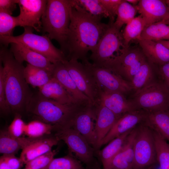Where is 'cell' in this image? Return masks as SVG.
<instances>
[{
    "instance_id": "cell-1",
    "label": "cell",
    "mask_w": 169,
    "mask_h": 169,
    "mask_svg": "<svg viewBox=\"0 0 169 169\" xmlns=\"http://www.w3.org/2000/svg\"><path fill=\"white\" fill-rule=\"evenodd\" d=\"M69 1L70 22L65 52L68 53L67 59L82 61L87 59L89 51L95 49L110 24L102 22V18L87 12L75 0Z\"/></svg>"
},
{
    "instance_id": "cell-2",
    "label": "cell",
    "mask_w": 169,
    "mask_h": 169,
    "mask_svg": "<svg viewBox=\"0 0 169 169\" xmlns=\"http://www.w3.org/2000/svg\"><path fill=\"white\" fill-rule=\"evenodd\" d=\"M0 62L3 66L6 96L11 112L22 115L26 111L33 94L24 77L25 67L3 45L1 47Z\"/></svg>"
},
{
    "instance_id": "cell-3",
    "label": "cell",
    "mask_w": 169,
    "mask_h": 169,
    "mask_svg": "<svg viewBox=\"0 0 169 169\" xmlns=\"http://www.w3.org/2000/svg\"><path fill=\"white\" fill-rule=\"evenodd\" d=\"M89 105L61 104L45 98L38 92L33 94L26 112L33 115L38 120L55 126L57 131L72 127L76 115Z\"/></svg>"
},
{
    "instance_id": "cell-4",
    "label": "cell",
    "mask_w": 169,
    "mask_h": 169,
    "mask_svg": "<svg viewBox=\"0 0 169 169\" xmlns=\"http://www.w3.org/2000/svg\"><path fill=\"white\" fill-rule=\"evenodd\" d=\"M69 0H48L41 17L42 29L50 39L59 43L65 52L70 22Z\"/></svg>"
},
{
    "instance_id": "cell-5",
    "label": "cell",
    "mask_w": 169,
    "mask_h": 169,
    "mask_svg": "<svg viewBox=\"0 0 169 169\" xmlns=\"http://www.w3.org/2000/svg\"><path fill=\"white\" fill-rule=\"evenodd\" d=\"M24 28V32L20 35L0 36L1 44L6 46L12 43L21 44L43 55L54 64L67 59L63 52L54 45L47 34L38 35L33 33L32 28Z\"/></svg>"
},
{
    "instance_id": "cell-6",
    "label": "cell",
    "mask_w": 169,
    "mask_h": 169,
    "mask_svg": "<svg viewBox=\"0 0 169 169\" xmlns=\"http://www.w3.org/2000/svg\"><path fill=\"white\" fill-rule=\"evenodd\" d=\"M109 23V27L90 56L92 64L101 67H105L128 48L124 44L120 29L115 26L114 23Z\"/></svg>"
},
{
    "instance_id": "cell-7",
    "label": "cell",
    "mask_w": 169,
    "mask_h": 169,
    "mask_svg": "<svg viewBox=\"0 0 169 169\" xmlns=\"http://www.w3.org/2000/svg\"><path fill=\"white\" fill-rule=\"evenodd\" d=\"M131 100L138 110L147 112L169 110V89L153 81L135 92Z\"/></svg>"
},
{
    "instance_id": "cell-8",
    "label": "cell",
    "mask_w": 169,
    "mask_h": 169,
    "mask_svg": "<svg viewBox=\"0 0 169 169\" xmlns=\"http://www.w3.org/2000/svg\"><path fill=\"white\" fill-rule=\"evenodd\" d=\"M133 150V169H147L157 163L152 131L143 123L137 126Z\"/></svg>"
},
{
    "instance_id": "cell-9",
    "label": "cell",
    "mask_w": 169,
    "mask_h": 169,
    "mask_svg": "<svg viewBox=\"0 0 169 169\" xmlns=\"http://www.w3.org/2000/svg\"><path fill=\"white\" fill-rule=\"evenodd\" d=\"M63 63L79 90L89 99L92 105H98L100 89L84 64L75 59H66Z\"/></svg>"
},
{
    "instance_id": "cell-10",
    "label": "cell",
    "mask_w": 169,
    "mask_h": 169,
    "mask_svg": "<svg viewBox=\"0 0 169 169\" xmlns=\"http://www.w3.org/2000/svg\"><path fill=\"white\" fill-rule=\"evenodd\" d=\"M146 59L142 51L129 47L110 60L104 67L130 82Z\"/></svg>"
},
{
    "instance_id": "cell-11",
    "label": "cell",
    "mask_w": 169,
    "mask_h": 169,
    "mask_svg": "<svg viewBox=\"0 0 169 169\" xmlns=\"http://www.w3.org/2000/svg\"><path fill=\"white\" fill-rule=\"evenodd\" d=\"M82 63L94 78L100 90L123 94L132 90L130 82L110 69L95 65L87 59L82 61Z\"/></svg>"
},
{
    "instance_id": "cell-12",
    "label": "cell",
    "mask_w": 169,
    "mask_h": 169,
    "mask_svg": "<svg viewBox=\"0 0 169 169\" xmlns=\"http://www.w3.org/2000/svg\"><path fill=\"white\" fill-rule=\"evenodd\" d=\"M54 134L66 144L71 153H74L78 159L87 166L95 161V149L75 129L72 127L60 129L56 131Z\"/></svg>"
},
{
    "instance_id": "cell-13",
    "label": "cell",
    "mask_w": 169,
    "mask_h": 169,
    "mask_svg": "<svg viewBox=\"0 0 169 169\" xmlns=\"http://www.w3.org/2000/svg\"><path fill=\"white\" fill-rule=\"evenodd\" d=\"M20 13L17 16L19 26L31 27L39 32L42 28L40 19L47 3L46 0H16Z\"/></svg>"
},
{
    "instance_id": "cell-14",
    "label": "cell",
    "mask_w": 169,
    "mask_h": 169,
    "mask_svg": "<svg viewBox=\"0 0 169 169\" xmlns=\"http://www.w3.org/2000/svg\"><path fill=\"white\" fill-rule=\"evenodd\" d=\"M96 117V106L88 105L76 115L72 127L82 135L95 150L97 144L95 130Z\"/></svg>"
},
{
    "instance_id": "cell-15",
    "label": "cell",
    "mask_w": 169,
    "mask_h": 169,
    "mask_svg": "<svg viewBox=\"0 0 169 169\" xmlns=\"http://www.w3.org/2000/svg\"><path fill=\"white\" fill-rule=\"evenodd\" d=\"M147 112L141 110L127 113L118 118L101 141L100 147L143 123Z\"/></svg>"
},
{
    "instance_id": "cell-16",
    "label": "cell",
    "mask_w": 169,
    "mask_h": 169,
    "mask_svg": "<svg viewBox=\"0 0 169 169\" xmlns=\"http://www.w3.org/2000/svg\"><path fill=\"white\" fill-rule=\"evenodd\" d=\"M99 104L107 107L118 118L127 113L138 110L131 100H127L123 94L118 92L100 90Z\"/></svg>"
},
{
    "instance_id": "cell-17",
    "label": "cell",
    "mask_w": 169,
    "mask_h": 169,
    "mask_svg": "<svg viewBox=\"0 0 169 169\" xmlns=\"http://www.w3.org/2000/svg\"><path fill=\"white\" fill-rule=\"evenodd\" d=\"M136 7L146 26L161 21L169 15V8L165 0H141Z\"/></svg>"
},
{
    "instance_id": "cell-18",
    "label": "cell",
    "mask_w": 169,
    "mask_h": 169,
    "mask_svg": "<svg viewBox=\"0 0 169 169\" xmlns=\"http://www.w3.org/2000/svg\"><path fill=\"white\" fill-rule=\"evenodd\" d=\"M10 50L15 59L23 63L26 61L34 66L43 68L53 72L54 64L41 54L18 43L10 44Z\"/></svg>"
},
{
    "instance_id": "cell-19",
    "label": "cell",
    "mask_w": 169,
    "mask_h": 169,
    "mask_svg": "<svg viewBox=\"0 0 169 169\" xmlns=\"http://www.w3.org/2000/svg\"><path fill=\"white\" fill-rule=\"evenodd\" d=\"M60 140L54 134L35 138L22 150L20 158L24 164L52 150Z\"/></svg>"
},
{
    "instance_id": "cell-20",
    "label": "cell",
    "mask_w": 169,
    "mask_h": 169,
    "mask_svg": "<svg viewBox=\"0 0 169 169\" xmlns=\"http://www.w3.org/2000/svg\"><path fill=\"white\" fill-rule=\"evenodd\" d=\"M53 77L60 83L77 102L92 105L89 99L79 90L63 62L54 64Z\"/></svg>"
},
{
    "instance_id": "cell-21",
    "label": "cell",
    "mask_w": 169,
    "mask_h": 169,
    "mask_svg": "<svg viewBox=\"0 0 169 169\" xmlns=\"http://www.w3.org/2000/svg\"><path fill=\"white\" fill-rule=\"evenodd\" d=\"M118 118L105 106H96L95 130L97 138L96 150L100 148V143Z\"/></svg>"
},
{
    "instance_id": "cell-22",
    "label": "cell",
    "mask_w": 169,
    "mask_h": 169,
    "mask_svg": "<svg viewBox=\"0 0 169 169\" xmlns=\"http://www.w3.org/2000/svg\"><path fill=\"white\" fill-rule=\"evenodd\" d=\"M137 127L129 134L121 149L114 158L111 169H133L134 157L133 144Z\"/></svg>"
},
{
    "instance_id": "cell-23",
    "label": "cell",
    "mask_w": 169,
    "mask_h": 169,
    "mask_svg": "<svg viewBox=\"0 0 169 169\" xmlns=\"http://www.w3.org/2000/svg\"><path fill=\"white\" fill-rule=\"evenodd\" d=\"M139 42L142 52L151 62L160 65L169 63V49L162 44L149 40Z\"/></svg>"
},
{
    "instance_id": "cell-24",
    "label": "cell",
    "mask_w": 169,
    "mask_h": 169,
    "mask_svg": "<svg viewBox=\"0 0 169 169\" xmlns=\"http://www.w3.org/2000/svg\"><path fill=\"white\" fill-rule=\"evenodd\" d=\"M38 88V92L43 96L60 103H80L77 102L53 77L47 83Z\"/></svg>"
},
{
    "instance_id": "cell-25",
    "label": "cell",
    "mask_w": 169,
    "mask_h": 169,
    "mask_svg": "<svg viewBox=\"0 0 169 169\" xmlns=\"http://www.w3.org/2000/svg\"><path fill=\"white\" fill-rule=\"evenodd\" d=\"M35 139L14 137L8 133L7 129L1 130L0 131V153L3 155H15Z\"/></svg>"
},
{
    "instance_id": "cell-26",
    "label": "cell",
    "mask_w": 169,
    "mask_h": 169,
    "mask_svg": "<svg viewBox=\"0 0 169 169\" xmlns=\"http://www.w3.org/2000/svg\"><path fill=\"white\" fill-rule=\"evenodd\" d=\"M143 123L169 141V110L147 112Z\"/></svg>"
},
{
    "instance_id": "cell-27",
    "label": "cell",
    "mask_w": 169,
    "mask_h": 169,
    "mask_svg": "<svg viewBox=\"0 0 169 169\" xmlns=\"http://www.w3.org/2000/svg\"><path fill=\"white\" fill-rule=\"evenodd\" d=\"M133 129L112 140L99 151L103 169H111L113 159L121 149L128 136Z\"/></svg>"
},
{
    "instance_id": "cell-28",
    "label": "cell",
    "mask_w": 169,
    "mask_h": 169,
    "mask_svg": "<svg viewBox=\"0 0 169 169\" xmlns=\"http://www.w3.org/2000/svg\"><path fill=\"white\" fill-rule=\"evenodd\" d=\"M23 74L28 84L38 88L47 83L53 77V72L28 64L24 67Z\"/></svg>"
},
{
    "instance_id": "cell-29",
    "label": "cell",
    "mask_w": 169,
    "mask_h": 169,
    "mask_svg": "<svg viewBox=\"0 0 169 169\" xmlns=\"http://www.w3.org/2000/svg\"><path fill=\"white\" fill-rule=\"evenodd\" d=\"M168 40H169V25L161 21L146 26L141 34L140 40L158 41Z\"/></svg>"
},
{
    "instance_id": "cell-30",
    "label": "cell",
    "mask_w": 169,
    "mask_h": 169,
    "mask_svg": "<svg viewBox=\"0 0 169 169\" xmlns=\"http://www.w3.org/2000/svg\"><path fill=\"white\" fill-rule=\"evenodd\" d=\"M145 27V21L140 15L126 24L122 35L126 48L129 47V44L132 41L137 40L139 41L141 40V34Z\"/></svg>"
},
{
    "instance_id": "cell-31",
    "label": "cell",
    "mask_w": 169,
    "mask_h": 169,
    "mask_svg": "<svg viewBox=\"0 0 169 169\" xmlns=\"http://www.w3.org/2000/svg\"><path fill=\"white\" fill-rule=\"evenodd\" d=\"M153 75L152 67L146 59L130 82L132 90L135 92L153 82Z\"/></svg>"
},
{
    "instance_id": "cell-32",
    "label": "cell",
    "mask_w": 169,
    "mask_h": 169,
    "mask_svg": "<svg viewBox=\"0 0 169 169\" xmlns=\"http://www.w3.org/2000/svg\"><path fill=\"white\" fill-rule=\"evenodd\" d=\"M151 129L155 145L157 161L159 168L169 169V144L158 132Z\"/></svg>"
},
{
    "instance_id": "cell-33",
    "label": "cell",
    "mask_w": 169,
    "mask_h": 169,
    "mask_svg": "<svg viewBox=\"0 0 169 169\" xmlns=\"http://www.w3.org/2000/svg\"><path fill=\"white\" fill-rule=\"evenodd\" d=\"M57 130L55 125L35 120L26 124L24 134L28 137L36 138L51 135Z\"/></svg>"
},
{
    "instance_id": "cell-34",
    "label": "cell",
    "mask_w": 169,
    "mask_h": 169,
    "mask_svg": "<svg viewBox=\"0 0 169 169\" xmlns=\"http://www.w3.org/2000/svg\"><path fill=\"white\" fill-rule=\"evenodd\" d=\"M137 11L136 6H133L125 0H123L118 8L117 18L114 25L120 29L124 25L127 24L135 18Z\"/></svg>"
},
{
    "instance_id": "cell-35",
    "label": "cell",
    "mask_w": 169,
    "mask_h": 169,
    "mask_svg": "<svg viewBox=\"0 0 169 169\" xmlns=\"http://www.w3.org/2000/svg\"><path fill=\"white\" fill-rule=\"evenodd\" d=\"M81 162L71 155L54 158L47 169H84Z\"/></svg>"
},
{
    "instance_id": "cell-36",
    "label": "cell",
    "mask_w": 169,
    "mask_h": 169,
    "mask_svg": "<svg viewBox=\"0 0 169 169\" xmlns=\"http://www.w3.org/2000/svg\"><path fill=\"white\" fill-rule=\"evenodd\" d=\"M77 3L87 12L92 15L103 18L110 16L100 0H75Z\"/></svg>"
},
{
    "instance_id": "cell-37",
    "label": "cell",
    "mask_w": 169,
    "mask_h": 169,
    "mask_svg": "<svg viewBox=\"0 0 169 169\" xmlns=\"http://www.w3.org/2000/svg\"><path fill=\"white\" fill-rule=\"evenodd\" d=\"M19 26L17 16L0 11V36H11L14 28Z\"/></svg>"
},
{
    "instance_id": "cell-38",
    "label": "cell",
    "mask_w": 169,
    "mask_h": 169,
    "mask_svg": "<svg viewBox=\"0 0 169 169\" xmlns=\"http://www.w3.org/2000/svg\"><path fill=\"white\" fill-rule=\"evenodd\" d=\"M57 150H51L32 160L25 164L27 169H47L54 158Z\"/></svg>"
},
{
    "instance_id": "cell-39",
    "label": "cell",
    "mask_w": 169,
    "mask_h": 169,
    "mask_svg": "<svg viewBox=\"0 0 169 169\" xmlns=\"http://www.w3.org/2000/svg\"><path fill=\"white\" fill-rule=\"evenodd\" d=\"M0 111L2 115H6L11 112L7 100L5 88V76L2 63L0 62Z\"/></svg>"
},
{
    "instance_id": "cell-40",
    "label": "cell",
    "mask_w": 169,
    "mask_h": 169,
    "mask_svg": "<svg viewBox=\"0 0 169 169\" xmlns=\"http://www.w3.org/2000/svg\"><path fill=\"white\" fill-rule=\"evenodd\" d=\"M26 125L22 119L21 115L16 114L7 129V131L11 135L14 137H21L24 134Z\"/></svg>"
},
{
    "instance_id": "cell-41",
    "label": "cell",
    "mask_w": 169,
    "mask_h": 169,
    "mask_svg": "<svg viewBox=\"0 0 169 169\" xmlns=\"http://www.w3.org/2000/svg\"><path fill=\"white\" fill-rule=\"evenodd\" d=\"M104 8L110 16V21L114 22L118 8L123 0H100Z\"/></svg>"
},
{
    "instance_id": "cell-42",
    "label": "cell",
    "mask_w": 169,
    "mask_h": 169,
    "mask_svg": "<svg viewBox=\"0 0 169 169\" xmlns=\"http://www.w3.org/2000/svg\"><path fill=\"white\" fill-rule=\"evenodd\" d=\"M7 164L12 169H21L24 163L20 158H18L14 155H3Z\"/></svg>"
},
{
    "instance_id": "cell-43",
    "label": "cell",
    "mask_w": 169,
    "mask_h": 169,
    "mask_svg": "<svg viewBox=\"0 0 169 169\" xmlns=\"http://www.w3.org/2000/svg\"><path fill=\"white\" fill-rule=\"evenodd\" d=\"M16 0H0V11L11 15L16 9Z\"/></svg>"
},
{
    "instance_id": "cell-44",
    "label": "cell",
    "mask_w": 169,
    "mask_h": 169,
    "mask_svg": "<svg viewBox=\"0 0 169 169\" xmlns=\"http://www.w3.org/2000/svg\"><path fill=\"white\" fill-rule=\"evenodd\" d=\"M160 72L165 80V84L169 89V63L161 65Z\"/></svg>"
},
{
    "instance_id": "cell-45",
    "label": "cell",
    "mask_w": 169,
    "mask_h": 169,
    "mask_svg": "<svg viewBox=\"0 0 169 169\" xmlns=\"http://www.w3.org/2000/svg\"><path fill=\"white\" fill-rule=\"evenodd\" d=\"M0 169H12L2 156L0 158Z\"/></svg>"
},
{
    "instance_id": "cell-46",
    "label": "cell",
    "mask_w": 169,
    "mask_h": 169,
    "mask_svg": "<svg viewBox=\"0 0 169 169\" xmlns=\"http://www.w3.org/2000/svg\"><path fill=\"white\" fill-rule=\"evenodd\" d=\"M87 167L88 169H101L99 167L97 162L95 161L93 164Z\"/></svg>"
},
{
    "instance_id": "cell-47",
    "label": "cell",
    "mask_w": 169,
    "mask_h": 169,
    "mask_svg": "<svg viewBox=\"0 0 169 169\" xmlns=\"http://www.w3.org/2000/svg\"><path fill=\"white\" fill-rule=\"evenodd\" d=\"M127 2L133 6H136L138 5L139 1L138 0H125Z\"/></svg>"
},
{
    "instance_id": "cell-48",
    "label": "cell",
    "mask_w": 169,
    "mask_h": 169,
    "mask_svg": "<svg viewBox=\"0 0 169 169\" xmlns=\"http://www.w3.org/2000/svg\"><path fill=\"white\" fill-rule=\"evenodd\" d=\"M169 49V40H161L158 41Z\"/></svg>"
},
{
    "instance_id": "cell-49",
    "label": "cell",
    "mask_w": 169,
    "mask_h": 169,
    "mask_svg": "<svg viewBox=\"0 0 169 169\" xmlns=\"http://www.w3.org/2000/svg\"><path fill=\"white\" fill-rule=\"evenodd\" d=\"M161 21L164 22L166 24L169 25V15Z\"/></svg>"
},
{
    "instance_id": "cell-50",
    "label": "cell",
    "mask_w": 169,
    "mask_h": 169,
    "mask_svg": "<svg viewBox=\"0 0 169 169\" xmlns=\"http://www.w3.org/2000/svg\"><path fill=\"white\" fill-rule=\"evenodd\" d=\"M166 3L167 5V6L169 8V0H165Z\"/></svg>"
},
{
    "instance_id": "cell-51",
    "label": "cell",
    "mask_w": 169,
    "mask_h": 169,
    "mask_svg": "<svg viewBox=\"0 0 169 169\" xmlns=\"http://www.w3.org/2000/svg\"><path fill=\"white\" fill-rule=\"evenodd\" d=\"M147 169H152V167H150Z\"/></svg>"
},
{
    "instance_id": "cell-52",
    "label": "cell",
    "mask_w": 169,
    "mask_h": 169,
    "mask_svg": "<svg viewBox=\"0 0 169 169\" xmlns=\"http://www.w3.org/2000/svg\"><path fill=\"white\" fill-rule=\"evenodd\" d=\"M24 169H26V168H24Z\"/></svg>"
},
{
    "instance_id": "cell-53",
    "label": "cell",
    "mask_w": 169,
    "mask_h": 169,
    "mask_svg": "<svg viewBox=\"0 0 169 169\" xmlns=\"http://www.w3.org/2000/svg\"></svg>"
}]
</instances>
